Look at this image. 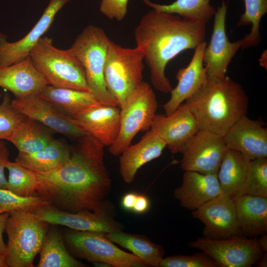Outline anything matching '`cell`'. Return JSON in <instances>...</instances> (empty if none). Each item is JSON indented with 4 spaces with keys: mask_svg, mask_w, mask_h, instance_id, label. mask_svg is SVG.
<instances>
[{
    "mask_svg": "<svg viewBox=\"0 0 267 267\" xmlns=\"http://www.w3.org/2000/svg\"><path fill=\"white\" fill-rule=\"evenodd\" d=\"M76 140L66 163L51 172L37 173V195L66 212L109 210L105 198L112 183L104 162L105 146L88 134Z\"/></svg>",
    "mask_w": 267,
    "mask_h": 267,
    "instance_id": "6da1fadb",
    "label": "cell"
},
{
    "mask_svg": "<svg viewBox=\"0 0 267 267\" xmlns=\"http://www.w3.org/2000/svg\"><path fill=\"white\" fill-rule=\"evenodd\" d=\"M206 23L154 9L145 13L134 30L136 46L143 52L151 82L164 93L172 89L165 75L172 59L205 42Z\"/></svg>",
    "mask_w": 267,
    "mask_h": 267,
    "instance_id": "7a4b0ae2",
    "label": "cell"
},
{
    "mask_svg": "<svg viewBox=\"0 0 267 267\" xmlns=\"http://www.w3.org/2000/svg\"><path fill=\"white\" fill-rule=\"evenodd\" d=\"M248 97L242 86L226 75L208 78L185 101L200 130L224 135L240 118L246 115Z\"/></svg>",
    "mask_w": 267,
    "mask_h": 267,
    "instance_id": "3957f363",
    "label": "cell"
},
{
    "mask_svg": "<svg viewBox=\"0 0 267 267\" xmlns=\"http://www.w3.org/2000/svg\"><path fill=\"white\" fill-rule=\"evenodd\" d=\"M29 56L48 85L89 91L84 67L70 48H57L52 39L45 36L32 48Z\"/></svg>",
    "mask_w": 267,
    "mask_h": 267,
    "instance_id": "277c9868",
    "label": "cell"
},
{
    "mask_svg": "<svg viewBox=\"0 0 267 267\" xmlns=\"http://www.w3.org/2000/svg\"><path fill=\"white\" fill-rule=\"evenodd\" d=\"M144 60L140 48L124 47L110 41L104 81L108 92L120 108L143 82Z\"/></svg>",
    "mask_w": 267,
    "mask_h": 267,
    "instance_id": "5b68a950",
    "label": "cell"
},
{
    "mask_svg": "<svg viewBox=\"0 0 267 267\" xmlns=\"http://www.w3.org/2000/svg\"><path fill=\"white\" fill-rule=\"evenodd\" d=\"M9 214L5 226L8 237L5 261L8 267H33L50 224L30 212L15 211Z\"/></svg>",
    "mask_w": 267,
    "mask_h": 267,
    "instance_id": "8992f818",
    "label": "cell"
},
{
    "mask_svg": "<svg viewBox=\"0 0 267 267\" xmlns=\"http://www.w3.org/2000/svg\"><path fill=\"white\" fill-rule=\"evenodd\" d=\"M110 40L101 28L89 25L70 49L82 63L89 91L102 104L117 106L107 91L104 69Z\"/></svg>",
    "mask_w": 267,
    "mask_h": 267,
    "instance_id": "52a82bcc",
    "label": "cell"
},
{
    "mask_svg": "<svg viewBox=\"0 0 267 267\" xmlns=\"http://www.w3.org/2000/svg\"><path fill=\"white\" fill-rule=\"evenodd\" d=\"M64 243L75 258L83 259L95 265L115 267H145L147 265L133 254L114 244L103 232L79 231L69 228L62 233Z\"/></svg>",
    "mask_w": 267,
    "mask_h": 267,
    "instance_id": "ba28073f",
    "label": "cell"
},
{
    "mask_svg": "<svg viewBox=\"0 0 267 267\" xmlns=\"http://www.w3.org/2000/svg\"><path fill=\"white\" fill-rule=\"evenodd\" d=\"M157 107L153 90L143 81L120 108V132L115 142L109 146V152L120 155L139 132L150 130Z\"/></svg>",
    "mask_w": 267,
    "mask_h": 267,
    "instance_id": "9c48e42d",
    "label": "cell"
},
{
    "mask_svg": "<svg viewBox=\"0 0 267 267\" xmlns=\"http://www.w3.org/2000/svg\"><path fill=\"white\" fill-rule=\"evenodd\" d=\"M188 245L209 255L220 267H250L265 252L258 239L242 236L222 239L200 237L189 242Z\"/></svg>",
    "mask_w": 267,
    "mask_h": 267,
    "instance_id": "30bf717a",
    "label": "cell"
},
{
    "mask_svg": "<svg viewBox=\"0 0 267 267\" xmlns=\"http://www.w3.org/2000/svg\"><path fill=\"white\" fill-rule=\"evenodd\" d=\"M227 148L223 135L199 130L185 146L180 167L184 171L217 174Z\"/></svg>",
    "mask_w": 267,
    "mask_h": 267,
    "instance_id": "8fae6325",
    "label": "cell"
},
{
    "mask_svg": "<svg viewBox=\"0 0 267 267\" xmlns=\"http://www.w3.org/2000/svg\"><path fill=\"white\" fill-rule=\"evenodd\" d=\"M30 213L50 225H63L76 230L105 233L122 230V225L114 220L111 209L103 212L84 211L71 213L49 204Z\"/></svg>",
    "mask_w": 267,
    "mask_h": 267,
    "instance_id": "7c38bea8",
    "label": "cell"
},
{
    "mask_svg": "<svg viewBox=\"0 0 267 267\" xmlns=\"http://www.w3.org/2000/svg\"><path fill=\"white\" fill-rule=\"evenodd\" d=\"M11 104L20 113L40 123L54 133L75 139L87 134L70 116L39 95L15 98L11 100Z\"/></svg>",
    "mask_w": 267,
    "mask_h": 267,
    "instance_id": "4fadbf2b",
    "label": "cell"
},
{
    "mask_svg": "<svg viewBox=\"0 0 267 267\" xmlns=\"http://www.w3.org/2000/svg\"><path fill=\"white\" fill-rule=\"evenodd\" d=\"M227 9V5L223 0L214 15L211 41L204 50L203 63L208 78L225 77L230 62L243 43L242 39L235 42L228 40L225 30Z\"/></svg>",
    "mask_w": 267,
    "mask_h": 267,
    "instance_id": "5bb4252c",
    "label": "cell"
},
{
    "mask_svg": "<svg viewBox=\"0 0 267 267\" xmlns=\"http://www.w3.org/2000/svg\"><path fill=\"white\" fill-rule=\"evenodd\" d=\"M150 130L166 143L171 153H182L189 141L200 130L185 103L169 115L156 114Z\"/></svg>",
    "mask_w": 267,
    "mask_h": 267,
    "instance_id": "9a60e30c",
    "label": "cell"
},
{
    "mask_svg": "<svg viewBox=\"0 0 267 267\" xmlns=\"http://www.w3.org/2000/svg\"><path fill=\"white\" fill-rule=\"evenodd\" d=\"M192 217L204 224L203 237L212 239L242 236L236 219L232 199L220 195L192 211Z\"/></svg>",
    "mask_w": 267,
    "mask_h": 267,
    "instance_id": "2e32d148",
    "label": "cell"
},
{
    "mask_svg": "<svg viewBox=\"0 0 267 267\" xmlns=\"http://www.w3.org/2000/svg\"><path fill=\"white\" fill-rule=\"evenodd\" d=\"M69 0H49L42 15L32 29L21 39L10 42L0 32V67L20 61L29 55L32 48L50 27L55 17Z\"/></svg>",
    "mask_w": 267,
    "mask_h": 267,
    "instance_id": "e0dca14e",
    "label": "cell"
},
{
    "mask_svg": "<svg viewBox=\"0 0 267 267\" xmlns=\"http://www.w3.org/2000/svg\"><path fill=\"white\" fill-rule=\"evenodd\" d=\"M70 117L82 130L104 146L112 145L119 135L120 108L117 106L101 104Z\"/></svg>",
    "mask_w": 267,
    "mask_h": 267,
    "instance_id": "ac0fdd59",
    "label": "cell"
},
{
    "mask_svg": "<svg viewBox=\"0 0 267 267\" xmlns=\"http://www.w3.org/2000/svg\"><path fill=\"white\" fill-rule=\"evenodd\" d=\"M223 137L228 148L239 152L250 160L267 158V129L260 121L244 115Z\"/></svg>",
    "mask_w": 267,
    "mask_h": 267,
    "instance_id": "d6986e66",
    "label": "cell"
},
{
    "mask_svg": "<svg viewBox=\"0 0 267 267\" xmlns=\"http://www.w3.org/2000/svg\"><path fill=\"white\" fill-rule=\"evenodd\" d=\"M206 45L205 42L199 44L194 49L193 56L188 65L178 71V85L171 90L169 100L162 106L166 115L171 114L195 94L206 81L207 68L203 65V54Z\"/></svg>",
    "mask_w": 267,
    "mask_h": 267,
    "instance_id": "ffe728a7",
    "label": "cell"
},
{
    "mask_svg": "<svg viewBox=\"0 0 267 267\" xmlns=\"http://www.w3.org/2000/svg\"><path fill=\"white\" fill-rule=\"evenodd\" d=\"M47 85L29 55L10 65L0 67V87L10 91L15 98L39 95Z\"/></svg>",
    "mask_w": 267,
    "mask_h": 267,
    "instance_id": "44dd1931",
    "label": "cell"
},
{
    "mask_svg": "<svg viewBox=\"0 0 267 267\" xmlns=\"http://www.w3.org/2000/svg\"><path fill=\"white\" fill-rule=\"evenodd\" d=\"M222 193L217 174L184 171L181 185L174 196L181 207L194 211Z\"/></svg>",
    "mask_w": 267,
    "mask_h": 267,
    "instance_id": "7402d4cb",
    "label": "cell"
},
{
    "mask_svg": "<svg viewBox=\"0 0 267 267\" xmlns=\"http://www.w3.org/2000/svg\"><path fill=\"white\" fill-rule=\"evenodd\" d=\"M166 147L165 142L153 131H147L137 143L131 144L120 154V173L123 180L132 183L139 169L158 158Z\"/></svg>",
    "mask_w": 267,
    "mask_h": 267,
    "instance_id": "603a6c76",
    "label": "cell"
},
{
    "mask_svg": "<svg viewBox=\"0 0 267 267\" xmlns=\"http://www.w3.org/2000/svg\"><path fill=\"white\" fill-rule=\"evenodd\" d=\"M242 236L255 238L267 232V198L244 194L232 198Z\"/></svg>",
    "mask_w": 267,
    "mask_h": 267,
    "instance_id": "cb8c5ba5",
    "label": "cell"
},
{
    "mask_svg": "<svg viewBox=\"0 0 267 267\" xmlns=\"http://www.w3.org/2000/svg\"><path fill=\"white\" fill-rule=\"evenodd\" d=\"M250 161L239 152L227 149L217 173L222 194L231 198L245 194Z\"/></svg>",
    "mask_w": 267,
    "mask_h": 267,
    "instance_id": "d4e9b609",
    "label": "cell"
},
{
    "mask_svg": "<svg viewBox=\"0 0 267 267\" xmlns=\"http://www.w3.org/2000/svg\"><path fill=\"white\" fill-rule=\"evenodd\" d=\"M71 146L53 138L46 146L29 154L18 153L15 161L36 172L44 173L55 170L69 159Z\"/></svg>",
    "mask_w": 267,
    "mask_h": 267,
    "instance_id": "484cf974",
    "label": "cell"
},
{
    "mask_svg": "<svg viewBox=\"0 0 267 267\" xmlns=\"http://www.w3.org/2000/svg\"><path fill=\"white\" fill-rule=\"evenodd\" d=\"M39 95L70 117L102 104L89 91L49 85H47Z\"/></svg>",
    "mask_w": 267,
    "mask_h": 267,
    "instance_id": "4316f807",
    "label": "cell"
},
{
    "mask_svg": "<svg viewBox=\"0 0 267 267\" xmlns=\"http://www.w3.org/2000/svg\"><path fill=\"white\" fill-rule=\"evenodd\" d=\"M52 132L40 123L25 117L8 141L16 147L18 153L32 154L42 149L54 138Z\"/></svg>",
    "mask_w": 267,
    "mask_h": 267,
    "instance_id": "83f0119b",
    "label": "cell"
},
{
    "mask_svg": "<svg viewBox=\"0 0 267 267\" xmlns=\"http://www.w3.org/2000/svg\"><path fill=\"white\" fill-rule=\"evenodd\" d=\"M44 236L39 254L38 267H85L69 252L62 233L51 225Z\"/></svg>",
    "mask_w": 267,
    "mask_h": 267,
    "instance_id": "f1b7e54d",
    "label": "cell"
},
{
    "mask_svg": "<svg viewBox=\"0 0 267 267\" xmlns=\"http://www.w3.org/2000/svg\"><path fill=\"white\" fill-rule=\"evenodd\" d=\"M105 234L109 240L131 251L147 267H159L160 261L164 258L165 251L162 246L144 236L122 230Z\"/></svg>",
    "mask_w": 267,
    "mask_h": 267,
    "instance_id": "f546056e",
    "label": "cell"
},
{
    "mask_svg": "<svg viewBox=\"0 0 267 267\" xmlns=\"http://www.w3.org/2000/svg\"><path fill=\"white\" fill-rule=\"evenodd\" d=\"M211 0H176L169 4H161L150 0H142L155 10L175 14L190 20L207 23L216 12L210 4Z\"/></svg>",
    "mask_w": 267,
    "mask_h": 267,
    "instance_id": "4dcf8cb0",
    "label": "cell"
},
{
    "mask_svg": "<svg viewBox=\"0 0 267 267\" xmlns=\"http://www.w3.org/2000/svg\"><path fill=\"white\" fill-rule=\"evenodd\" d=\"M5 168L8 172L7 189L23 197L36 196L39 186L37 174L18 162L6 163Z\"/></svg>",
    "mask_w": 267,
    "mask_h": 267,
    "instance_id": "1f68e13d",
    "label": "cell"
},
{
    "mask_svg": "<svg viewBox=\"0 0 267 267\" xmlns=\"http://www.w3.org/2000/svg\"><path fill=\"white\" fill-rule=\"evenodd\" d=\"M245 12L240 17L237 26L252 25L251 31L242 39V49L257 46L261 41L260 24L267 12V0H244Z\"/></svg>",
    "mask_w": 267,
    "mask_h": 267,
    "instance_id": "d6a6232c",
    "label": "cell"
},
{
    "mask_svg": "<svg viewBox=\"0 0 267 267\" xmlns=\"http://www.w3.org/2000/svg\"><path fill=\"white\" fill-rule=\"evenodd\" d=\"M49 203L39 196L23 197L7 189L0 188V214L15 211L32 212Z\"/></svg>",
    "mask_w": 267,
    "mask_h": 267,
    "instance_id": "836d02e7",
    "label": "cell"
},
{
    "mask_svg": "<svg viewBox=\"0 0 267 267\" xmlns=\"http://www.w3.org/2000/svg\"><path fill=\"white\" fill-rule=\"evenodd\" d=\"M245 194L267 198V159L250 160Z\"/></svg>",
    "mask_w": 267,
    "mask_h": 267,
    "instance_id": "e575fe53",
    "label": "cell"
},
{
    "mask_svg": "<svg viewBox=\"0 0 267 267\" xmlns=\"http://www.w3.org/2000/svg\"><path fill=\"white\" fill-rule=\"evenodd\" d=\"M11 100L9 95L5 93L0 104V140H8L15 128L25 117L14 109Z\"/></svg>",
    "mask_w": 267,
    "mask_h": 267,
    "instance_id": "d590c367",
    "label": "cell"
},
{
    "mask_svg": "<svg viewBox=\"0 0 267 267\" xmlns=\"http://www.w3.org/2000/svg\"><path fill=\"white\" fill-rule=\"evenodd\" d=\"M159 267H220L209 255L202 252L191 255H177L163 258Z\"/></svg>",
    "mask_w": 267,
    "mask_h": 267,
    "instance_id": "8d00e7d4",
    "label": "cell"
},
{
    "mask_svg": "<svg viewBox=\"0 0 267 267\" xmlns=\"http://www.w3.org/2000/svg\"><path fill=\"white\" fill-rule=\"evenodd\" d=\"M129 0H101L99 10L109 19L122 20L127 13Z\"/></svg>",
    "mask_w": 267,
    "mask_h": 267,
    "instance_id": "74e56055",
    "label": "cell"
},
{
    "mask_svg": "<svg viewBox=\"0 0 267 267\" xmlns=\"http://www.w3.org/2000/svg\"><path fill=\"white\" fill-rule=\"evenodd\" d=\"M9 152L4 142L0 141V188L7 189L4 169L8 161Z\"/></svg>",
    "mask_w": 267,
    "mask_h": 267,
    "instance_id": "f35d334b",
    "label": "cell"
},
{
    "mask_svg": "<svg viewBox=\"0 0 267 267\" xmlns=\"http://www.w3.org/2000/svg\"><path fill=\"white\" fill-rule=\"evenodd\" d=\"M150 201L144 194H137L132 211L138 214L146 213L149 209Z\"/></svg>",
    "mask_w": 267,
    "mask_h": 267,
    "instance_id": "ab89813d",
    "label": "cell"
},
{
    "mask_svg": "<svg viewBox=\"0 0 267 267\" xmlns=\"http://www.w3.org/2000/svg\"><path fill=\"white\" fill-rule=\"evenodd\" d=\"M9 215L8 213L0 214V254L4 257L6 254V244L3 239V233L5 231V223Z\"/></svg>",
    "mask_w": 267,
    "mask_h": 267,
    "instance_id": "60d3db41",
    "label": "cell"
},
{
    "mask_svg": "<svg viewBox=\"0 0 267 267\" xmlns=\"http://www.w3.org/2000/svg\"><path fill=\"white\" fill-rule=\"evenodd\" d=\"M136 193L129 192L125 194L122 198L121 205L125 210L132 211Z\"/></svg>",
    "mask_w": 267,
    "mask_h": 267,
    "instance_id": "b9f144b4",
    "label": "cell"
},
{
    "mask_svg": "<svg viewBox=\"0 0 267 267\" xmlns=\"http://www.w3.org/2000/svg\"><path fill=\"white\" fill-rule=\"evenodd\" d=\"M260 245L264 252L267 250V234L262 235V237L258 239Z\"/></svg>",
    "mask_w": 267,
    "mask_h": 267,
    "instance_id": "7bdbcfd3",
    "label": "cell"
},
{
    "mask_svg": "<svg viewBox=\"0 0 267 267\" xmlns=\"http://www.w3.org/2000/svg\"><path fill=\"white\" fill-rule=\"evenodd\" d=\"M267 251L265 252L261 258L259 260L258 267H267Z\"/></svg>",
    "mask_w": 267,
    "mask_h": 267,
    "instance_id": "ee69618b",
    "label": "cell"
},
{
    "mask_svg": "<svg viewBox=\"0 0 267 267\" xmlns=\"http://www.w3.org/2000/svg\"><path fill=\"white\" fill-rule=\"evenodd\" d=\"M0 267H8L4 257L0 254Z\"/></svg>",
    "mask_w": 267,
    "mask_h": 267,
    "instance_id": "f6af8a7d",
    "label": "cell"
}]
</instances>
